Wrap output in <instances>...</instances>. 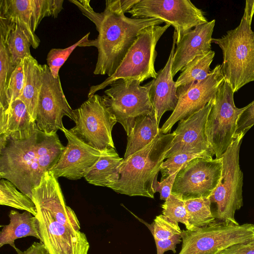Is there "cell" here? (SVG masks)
Wrapping results in <instances>:
<instances>
[{
	"label": "cell",
	"instance_id": "e575fe53",
	"mask_svg": "<svg viewBox=\"0 0 254 254\" xmlns=\"http://www.w3.org/2000/svg\"><path fill=\"white\" fill-rule=\"evenodd\" d=\"M15 66L12 63L5 42L0 38V108L4 105L6 86Z\"/></svg>",
	"mask_w": 254,
	"mask_h": 254
},
{
	"label": "cell",
	"instance_id": "60d3db41",
	"mask_svg": "<svg viewBox=\"0 0 254 254\" xmlns=\"http://www.w3.org/2000/svg\"><path fill=\"white\" fill-rule=\"evenodd\" d=\"M14 250L17 254H49L46 247L42 241L34 242L30 247L23 252L16 247Z\"/></svg>",
	"mask_w": 254,
	"mask_h": 254
},
{
	"label": "cell",
	"instance_id": "9c48e42d",
	"mask_svg": "<svg viewBox=\"0 0 254 254\" xmlns=\"http://www.w3.org/2000/svg\"><path fill=\"white\" fill-rule=\"evenodd\" d=\"M109 86L102 96L127 135L137 117L155 115L149 96L150 82L141 86L140 82L136 80L119 79Z\"/></svg>",
	"mask_w": 254,
	"mask_h": 254
},
{
	"label": "cell",
	"instance_id": "b9f144b4",
	"mask_svg": "<svg viewBox=\"0 0 254 254\" xmlns=\"http://www.w3.org/2000/svg\"><path fill=\"white\" fill-rule=\"evenodd\" d=\"M140 0H120L121 8L124 13L130 10Z\"/></svg>",
	"mask_w": 254,
	"mask_h": 254
},
{
	"label": "cell",
	"instance_id": "52a82bcc",
	"mask_svg": "<svg viewBox=\"0 0 254 254\" xmlns=\"http://www.w3.org/2000/svg\"><path fill=\"white\" fill-rule=\"evenodd\" d=\"M178 254H217L233 246L254 240V224L226 225L216 221L208 226L183 230Z\"/></svg>",
	"mask_w": 254,
	"mask_h": 254
},
{
	"label": "cell",
	"instance_id": "e0dca14e",
	"mask_svg": "<svg viewBox=\"0 0 254 254\" xmlns=\"http://www.w3.org/2000/svg\"><path fill=\"white\" fill-rule=\"evenodd\" d=\"M61 130L66 138L67 144L50 172L57 179L64 177L77 180L84 178L99 159L101 151L83 142L64 126Z\"/></svg>",
	"mask_w": 254,
	"mask_h": 254
},
{
	"label": "cell",
	"instance_id": "8fae6325",
	"mask_svg": "<svg viewBox=\"0 0 254 254\" xmlns=\"http://www.w3.org/2000/svg\"><path fill=\"white\" fill-rule=\"evenodd\" d=\"M127 13L131 18L159 19L172 25L176 44L192 28L208 22L204 12L190 0H140Z\"/></svg>",
	"mask_w": 254,
	"mask_h": 254
},
{
	"label": "cell",
	"instance_id": "4fadbf2b",
	"mask_svg": "<svg viewBox=\"0 0 254 254\" xmlns=\"http://www.w3.org/2000/svg\"><path fill=\"white\" fill-rule=\"evenodd\" d=\"M224 81L221 65L217 64L204 79L177 87L178 104L160 128L159 132L170 133L177 122L188 118L204 107L214 98L219 86Z\"/></svg>",
	"mask_w": 254,
	"mask_h": 254
},
{
	"label": "cell",
	"instance_id": "4dcf8cb0",
	"mask_svg": "<svg viewBox=\"0 0 254 254\" xmlns=\"http://www.w3.org/2000/svg\"><path fill=\"white\" fill-rule=\"evenodd\" d=\"M90 32L85 35L77 42L64 49L53 48L48 53L47 57V63L50 71L54 78L59 76V70L69 56L77 47L87 42Z\"/></svg>",
	"mask_w": 254,
	"mask_h": 254
},
{
	"label": "cell",
	"instance_id": "8992f818",
	"mask_svg": "<svg viewBox=\"0 0 254 254\" xmlns=\"http://www.w3.org/2000/svg\"><path fill=\"white\" fill-rule=\"evenodd\" d=\"M235 138L222 154V172L220 181L209 196L216 204L214 214L217 222L226 225H239L235 218V212L243 206V174L239 164L240 146L244 137Z\"/></svg>",
	"mask_w": 254,
	"mask_h": 254
},
{
	"label": "cell",
	"instance_id": "9a60e30c",
	"mask_svg": "<svg viewBox=\"0 0 254 254\" xmlns=\"http://www.w3.org/2000/svg\"><path fill=\"white\" fill-rule=\"evenodd\" d=\"M36 207L41 241L49 254H88L90 244L84 233L57 221L48 211Z\"/></svg>",
	"mask_w": 254,
	"mask_h": 254
},
{
	"label": "cell",
	"instance_id": "3957f363",
	"mask_svg": "<svg viewBox=\"0 0 254 254\" xmlns=\"http://www.w3.org/2000/svg\"><path fill=\"white\" fill-rule=\"evenodd\" d=\"M175 134L159 133L144 147L127 158L119 166V179L109 187L117 193L154 198L157 177Z\"/></svg>",
	"mask_w": 254,
	"mask_h": 254
},
{
	"label": "cell",
	"instance_id": "1f68e13d",
	"mask_svg": "<svg viewBox=\"0 0 254 254\" xmlns=\"http://www.w3.org/2000/svg\"><path fill=\"white\" fill-rule=\"evenodd\" d=\"M162 214L171 219L184 224L187 230L193 228L189 222V217L184 200L180 197L171 194L162 204Z\"/></svg>",
	"mask_w": 254,
	"mask_h": 254
},
{
	"label": "cell",
	"instance_id": "ba28073f",
	"mask_svg": "<svg viewBox=\"0 0 254 254\" xmlns=\"http://www.w3.org/2000/svg\"><path fill=\"white\" fill-rule=\"evenodd\" d=\"M72 113L75 125L69 130L79 139L100 151L115 148L112 131L117 121L102 96L88 97Z\"/></svg>",
	"mask_w": 254,
	"mask_h": 254
},
{
	"label": "cell",
	"instance_id": "2e32d148",
	"mask_svg": "<svg viewBox=\"0 0 254 254\" xmlns=\"http://www.w3.org/2000/svg\"><path fill=\"white\" fill-rule=\"evenodd\" d=\"M213 99L197 112L180 121L173 132L175 136L165 159L183 153L203 154L212 158L214 156L205 134Z\"/></svg>",
	"mask_w": 254,
	"mask_h": 254
},
{
	"label": "cell",
	"instance_id": "d4e9b609",
	"mask_svg": "<svg viewBox=\"0 0 254 254\" xmlns=\"http://www.w3.org/2000/svg\"><path fill=\"white\" fill-rule=\"evenodd\" d=\"M24 86L19 99L26 105L31 116L36 120L39 96L42 85L43 68L32 55L23 59Z\"/></svg>",
	"mask_w": 254,
	"mask_h": 254
},
{
	"label": "cell",
	"instance_id": "30bf717a",
	"mask_svg": "<svg viewBox=\"0 0 254 254\" xmlns=\"http://www.w3.org/2000/svg\"><path fill=\"white\" fill-rule=\"evenodd\" d=\"M234 93L230 85L224 80L213 99L207 118L205 134L216 159L221 157L235 139L237 121L247 107L235 106Z\"/></svg>",
	"mask_w": 254,
	"mask_h": 254
},
{
	"label": "cell",
	"instance_id": "d6986e66",
	"mask_svg": "<svg viewBox=\"0 0 254 254\" xmlns=\"http://www.w3.org/2000/svg\"><path fill=\"white\" fill-rule=\"evenodd\" d=\"M173 37L172 49L165 66L157 72L156 78L150 81L149 96L158 125L165 113L175 110L179 100L177 87L172 74V64L176 44L175 32Z\"/></svg>",
	"mask_w": 254,
	"mask_h": 254
},
{
	"label": "cell",
	"instance_id": "5b68a950",
	"mask_svg": "<svg viewBox=\"0 0 254 254\" xmlns=\"http://www.w3.org/2000/svg\"><path fill=\"white\" fill-rule=\"evenodd\" d=\"M170 26L152 25L142 29L114 73L102 83L91 86L88 97L119 79H133L141 83L150 78H155L157 75L154 67L157 56L156 46Z\"/></svg>",
	"mask_w": 254,
	"mask_h": 254
},
{
	"label": "cell",
	"instance_id": "8d00e7d4",
	"mask_svg": "<svg viewBox=\"0 0 254 254\" xmlns=\"http://www.w3.org/2000/svg\"><path fill=\"white\" fill-rule=\"evenodd\" d=\"M254 126V100L247 105L237 121L235 138L240 135H245Z\"/></svg>",
	"mask_w": 254,
	"mask_h": 254
},
{
	"label": "cell",
	"instance_id": "ab89813d",
	"mask_svg": "<svg viewBox=\"0 0 254 254\" xmlns=\"http://www.w3.org/2000/svg\"><path fill=\"white\" fill-rule=\"evenodd\" d=\"M217 254H254V240L233 246Z\"/></svg>",
	"mask_w": 254,
	"mask_h": 254
},
{
	"label": "cell",
	"instance_id": "f546056e",
	"mask_svg": "<svg viewBox=\"0 0 254 254\" xmlns=\"http://www.w3.org/2000/svg\"><path fill=\"white\" fill-rule=\"evenodd\" d=\"M3 41L5 42L14 66L25 57L31 56L30 50L31 44L18 24L15 23L5 40Z\"/></svg>",
	"mask_w": 254,
	"mask_h": 254
},
{
	"label": "cell",
	"instance_id": "ffe728a7",
	"mask_svg": "<svg viewBox=\"0 0 254 254\" xmlns=\"http://www.w3.org/2000/svg\"><path fill=\"white\" fill-rule=\"evenodd\" d=\"M215 24V20L213 19L198 25L184 35L176 44L172 64L173 77L196 57L204 55L211 50Z\"/></svg>",
	"mask_w": 254,
	"mask_h": 254
},
{
	"label": "cell",
	"instance_id": "7c38bea8",
	"mask_svg": "<svg viewBox=\"0 0 254 254\" xmlns=\"http://www.w3.org/2000/svg\"><path fill=\"white\" fill-rule=\"evenodd\" d=\"M220 158H196L177 173L171 194L183 200L209 197L221 178Z\"/></svg>",
	"mask_w": 254,
	"mask_h": 254
},
{
	"label": "cell",
	"instance_id": "f1b7e54d",
	"mask_svg": "<svg viewBox=\"0 0 254 254\" xmlns=\"http://www.w3.org/2000/svg\"><path fill=\"white\" fill-rule=\"evenodd\" d=\"M184 202L189 222L193 229L205 227L216 222L209 197L191 198L184 200Z\"/></svg>",
	"mask_w": 254,
	"mask_h": 254
},
{
	"label": "cell",
	"instance_id": "74e56055",
	"mask_svg": "<svg viewBox=\"0 0 254 254\" xmlns=\"http://www.w3.org/2000/svg\"><path fill=\"white\" fill-rule=\"evenodd\" d=\"M157 249V254H164L167 251L171 250L174 253H176V245L182 242L181 235H176L172 237L164 240H155Z\"/></svg>",
	"mask_w": 254,
	"mask_h": 254
},
{
	"label": "cell",
	"instance_id": "83f0119b",
	"mask_svg": "<svg viewBox=\"0 0 254 254\" xmlns=\"http://www.w3.org/2000/svg\"><path fill=\"white\" fill-rule=\"evenodd\" d=\"M18 190L10 181L0 179V204L28 211L36 216L37 210L34 202L29 196Z\"/></svg>",
	"mask_w": 254,
	"mask_h": 254
},
{
	"label": "cell",
	"instance_id": "ac0fdd59",
	"mask_svg": "<svg viewBox=\"0 0 254 254\" xmlns=\"http://www.w3.org/2000/svg\"><path fill=\"white\" fill-rule=\"evenodd\" d=\"M31 199L36 206L48 211L57 221L80 231L77 217L66 205L58 179L51 172L44 174L40 184L33 190Z\"/></svg>",
	"mask_w": 254,
	"mask_h": 254
},
{
	"label": "cell",
	"instance_id": "f35d334b",
	"mask_svg": "<svg viewBox=\"0 0 254 254\" xmlns=\"http://www.w3.org/2000/svg\"><path fill=\"white\" fill-rule=\"evenodd\" d=\"M178 172L169 176L157 183L156 192L160 193V198L166 201L171 194L172 189Z\"/></svg>",
	"mask_w": 254,
	"mask_h": 254
},
{
	"label": "cell",
	"instance_id": "603a6c76",
	"mask_svg": "<svg viewBox=\"0 0 254 254\" xmlns=\"http://www.w3.org/2000/svg\"><path fill=\"white\" fill-rule=\"evenodd\" d=\"M8 217L9 223L3 226L0 232V248L8 244L14 249L15 240L27 236H32L42 241L38 219L30 212L25 211L21 213L11 210Z\"/></svg>",
	"mask_w": 254,
	"mask_h": 254
},
{
	"label": "cell",
	"instance_id": "4316f807",
	"mask_svg": "<svg viewBox=\"0 0 254 254\" xmlns=\"http://www.w3.org/2000/svg\"><path fill=\"white\" fill-rule=\"evenodd\" d=\"M214 56L215 52L211 50L207 54L194 59L181 70L176 81V86L178 87L206 78L211 70L210 66Z\"/></svg>",
	"mask_w": 254,
	"mask_h": 254
},
{
	"label": "cell",
	"instance_id": "484cf974",
	"mask_svg": "<svg viewBox=\"0 0 254 254\" xmlns=\"http://www.w3.org/2000/svg\"><path fill=\"white\" fill-rule=\"evenodd\" d=\"M159 127L155 115L137 117L130 133L127 135L124 159L140 150L151 142L159 133Z\"/></svg>",
	"mask_w": 254,
	"mask_h": 254
},
{
	"label": "cell",
	"instance_id": "cb8c5ba5",
	"mask_svg": "<svg viewBox=\"0 0 254 254\" xmlns=\"http://www.w3.org/2000/svg\"><path fill=\"white\" fill-rule=\"evenodd\" d=\"M123 160L115 148H107L101 151L99 159L84 178L90 184L109 188L119 179L118 168Z\"/></svg>",
	"mask_w": 254,
	"mask_h": 254
},
{
	"label": "cell",
	"instance_id": "5bb4252c",
	"mask_svg": "<svg viewBox=\"0 0 254 254\" xmlns=\"http://www.w3.org/2000/svg\"><path fill=\"white\" fill-rule=\"evenodd\" d=\"M42 85L40 92L35 120L40 131L52 133L64 127L63 118L73 121L72 111L64 93L60 76L54 78L47 64L42 65Z\"/></svg>",
	"mask_w": 254,
	"mask_h": 254
},
{
	"label": "cell",
	"instance_id": "d590c367",
	"mask_svg": "<svg viewBox=\"0 0 254 254\" xmlns=\"http://www.w3.org/2000/svg\"><path fill=\"white\" fill-rule=\"evenodd\" d=\"M196 158H213L206 154L193 153L179 154L171 157L164 161L161 165V180L178 172L181 169L185 167L190 161Z\"/></svg>",
	"mask_w": 254,
	"mask_h": 254
},
{
	"label": "cell",
	"instance_id": "7402d4cb",
	"mask_svg": "<svg viewBox=\"0 0 254 254\" xmlns=\"http://www.w3.org/2000/svg\"><path fill=\"white\" fill-rule=\"evenodd\" d=\"M37 128L35 120L19 98L14 100L7 109L0 108V138L25 139Z\"/></svg>",
	"mask_w": 254,
	"mask_h": 254
},
{
	"label": "cell",
	"instance_id": "d6a6232c",
	"mask_svg": "<svg viewBox=\"0 0 254 254\" xmlns=\"http://www.w3.org/2000/svg\"><path fill=\"white\" fill-rule=\"evenodd\" d=\"M148 228L154 240L169 239L176 235H181L182 231L178 222L162 214L156 216Z\"/></svg>",
	"mask_w": 254,
	"mask_h": 254
},
{
	"label": "cell",
	"instance_id": "7a4b0ae2",
	"mask_svg": "<svg viewBox=\"0 0 254 254\" xmlns=\"http://www.w3.org/2000/svg\"><path fill=\"white\" fill-rule=\"evenodd\" d=\"M101 19L96 26L99 34L78 47H95L98 58L94 70L96 75H113L118 68L139 32L152 25L164 22L156 18H133L127 17L120 0H107Z\"/></svg>",
	"mask_w": 254,
	"mask_h": 254
},
{
	"label": "cell",
	"instance_id": "277c9868",
	"mask_svg": "<svg viewBox=\"0 0 254 254\" xmlns=\"http://www.w3.org/2000/svg\"><path fill=\"white\" fill-rule=\"evenodd\" d=\"M254 17L252 0H247L239 25L221 38L212 39L222 50L221 72L234 93L254 81V31L251 27Z\"/></svg>",
	"mask_w": 254,
	"mask_h": 254
},
{
	"label": "cell",
	"instance_id": "836d02e7",
	"mask_svg": "<svg viewBox=\"0 0 254 254\" xmlns=\"http://www.w3.org/2000/svg\"><path fill=\"white\" fill-rule=\"evenodd\" d=\"M24 82L23 60L16 65L12 72L6 86L5 103L3 109H7L16 99L21 96Z\"/></svg>",
	"mask_w": 254,
	"mask_h": 254
},
{
	"label": "cell",
	"instance_id": "44dd1931",
	"mask_svg": "<svg viewBox=\"0 0 254 254\" xmlns=\"http://www.w3.org/2000/svg\"><path fill=\"white\" fill-rule=\"evenodd\" d=\"M33 12L32 0H0V30L8 32L18 24L37 49L40 40L32 29Z\"/></svg>",
	"mask_w": 254,
	"mask_h": 254
},
{
	"label": "cell",
	"instance_id": "6da1fadb",
	"mask_svg": "<svg viewBox=\"0 0 254 254\" xmlns=\"http://www.w3.org/2000/svg\"><path fill=\"white\" fill-rule=\"evenodd\" d=\"M64 148L57 132L38 128L25 139L0 138V178L10 181L31 199L33 190L57 163Z\"/></svg>",
	"mask_w": 254,
	"mask_h": 254
}]
</instances>
